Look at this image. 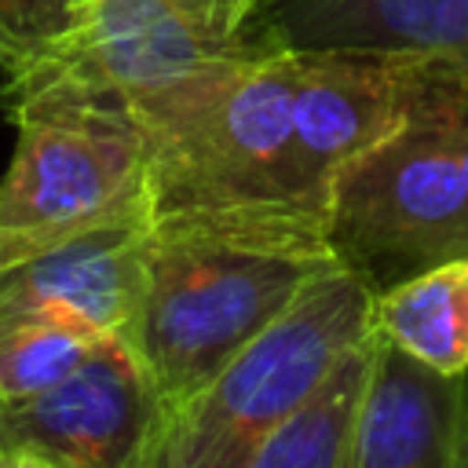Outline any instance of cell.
Returning <instances> with one entry per match:
<instances>
[{"label": "cell", "instance_id": "cell-15", "mask_svg": "<svg viewBox=\"0 0 468 468\" xmlns=\"http://www.w3.org/2000/svg\"><path fill=\"white\" fill-rule=\"evenodd\" d=\"M457 157H461V176H464V190H468V113L457 121Z\"/></svg>", "mask_w": 468, "mask_h": 468}, {"label": "cell", "instance_id": "cell-11", "mask_svg": "<svg viewBox=\"0 0 468 468\" xmlns=\"http://www.w3.org/2000/svg\"><path fill=\"white\" fill-rule=\"evenodd\" d=\"M373 358V333L355 344L322 388L271 435V442L245 468H344L351 417Z\"/></svg>", "mask_w": 468, "mask_h": 468}, {"label": "cell", "instance_id": "cell-2", "mask_svg": "<svg viewBox=\"0 0 468 468\" xmlns=\"http://www.w3.org/2000/svg\"><path fill=\"white\" fill-rule=\"evenodd\" d=\"M292 102L296 55L249 48L117 106L146 150L150 216L183 208L325 216V190L296 143Z\"/></svg>", "mask_w": 468, "mask_h": 468}, {"label": "cell", "instance_id": "cell-8", "mask_svg": "<svg viewBox=\"0 0 468 468\" xmlns=\"http://www.w3.org/2000/svg\"><path fill=\"white\" fill-rule=\"evenodd\" d=\"M241 33L267 51L468 58V0H256Z\"/></svg>", "mask_w": 468, "mask_h": 468}, {"label": "cell", "instance_id": "cell-16", "mask_svg": "<svg viewBox=\"0 0 468 468\" xmlns=\"http://www.w3.org/2000/svg\"><path fill=\"white\" fill-rule=\"evenodd\" d=\"M0 468H51L48 461L33 457V453H4L0 457Z\"/></svg>", "mask_w": 468, "mask_h": 468}, {"label": "cell", "instance_id": "cell-7", "mask_svg": "<svg viewBox=\"0 0 468 468\" xmlns=\"http://www.w3.org/2000/svg\"><path fill=\"white\" fill-rule=\"evenodd\" d=\"M344 468H468V373H439L373 333Z\"/></svg>", "mask_w": 468, "mask_h": 468}, {"label": "cell", "instance_id": "cell-9", "mask_svg": "<svg viewBox=\"0 0 468 468\" xmlns=\"http://www.w3.org/2000/svg\"><path fill=\"white\" fill-rule=\"evenodd\" d=\"M146 227L150 216L113 219L0 267V307L58 311L128 336L143 292Z\"/></svg>", "mask_w": 468, "mask_h": 468}, {"label": "cell", "instance_id": "cell-10", "mask_svg": "<svg viewBox=\"0 0 468 468\" xmlns=\"http://www.w3.org/2000/svg\"><path fill=\"white\" fill-rule=\"evenodd\" d=\"M369 322L410 358L439 373H468V256L373 292Z\"/></svg>", "mask_w": 468, "mask_h": 468}, {"label": "cell", "instance_id": "cell-12", "mask_svg": "<svg viewBox=\"0 0 468 468\" xmlns=\"http://www.w3.org/2000/svg\"><path fill=\"white\" fill-rule=\"evenodd\" d=\"M113 336L73 314L0 307V402L37 395L80 369Z\"/></svg>", "mask_w": 468, "mask_h": 468}, {"label": "cell", "instance_id": "cell-1", "mask_svg": "<svg viewBox=\"0 0 468 468\" xmlns=\"http://www.w3.org/2000/svg\"><path fill=\"white\" fill-rule=\"evenodd\" d=\"M336 263L325 216L292 208L157 212L128 329L161 413L212 380Z\"/></svg>", "mask_w": 468, "mask_h": 468}, {"label": "cell", "instance_id": "cell-14", "mask_svg": "<svg viewBox=\"0 0 468 468\" xmlns=\"http://www.w3.org/2000/svg\"><path fill=\"white\" fill-rule=\"evenodd\" d=\"M197 29H205L219 44H245L249 37L241 33L252 0H172Z\"/></svg>", "mask_w": 468, "mask_h": 468}, {"label": "cell", "instance_id": "cell-3", "mask_svg": "<svg viewBox=\"0 0 468 468\" xmlns=\"http://www.w3.org/2000/svg\"><path fill=\"white\" fill-rule=\"evenodd\" d=\"M369 300L344 267L311 282L212 380L161 413L143 468H245L373 333Z\"/></svg>", "mask_w": 468, "mask_h": 468}, {"label": "cell", "instance_id": "cell-6", "mask_svg": "<svg viewBox=\"0 0 468 468\" xmlns=\"http://www.w3.org/2000/svg\"><path fill=\"white\" fill-rule=\"evenodd\" d=\"M161 420L157 391L124 336L66 380L0 402V457L33 453L51 468H143Z\"/></svg>", "mask_w": 468, "mask_h": 468}, {"label": "cell", "instance_id": "cell-4", "mask_svg": "<svg viewBox=\"0 0 468 468\" xmlns=\"http://www.w3.org/2000/svg\"><path fill=\"white\" fill-rule=\"evenodd\" d=\"M450 113L413 117L351 157L325 201V238L344 271L384 292L435 263L468 256V190Z\"/></svg>", "mask_w": 468, "mask_h": 468}, {"label": "cell", "instance_id": "cell-17", "mask_svg": "<svg viewBox=\"0 0 468 468\" xmlns=\"http://www.w3.org/2000/svg\"><path fill=\"white\" fill-rule=\"evenodd\" d=\"M252 7H256V0H252Z\"/></svg>", "mask_w": 468, "mask_h": 468}, {"label": "cell", "instance_id": "cell-13", "mask_svg": "<svg viewBox=\"0 0 468 468\" xmlns=\"http://www.w3.org/2000/svg\"><path fill=\"white\" fill-rule=\"evenodd\" d=\"M99 0H0V73L18 77L69 44Z\"/></svg>", "mask_w": 468, "mask_h": 468}, {"label": "cell", "instance_id": "cell-5", "mask_svg": "<svg viewBox=\"0 0 468 468\" xmlns=\"http://www.w3.org/2000/svg\"><path fill=\"white\" fill-rule=\"evenodd\" d=\"M7 117L18 139L0 179V267L91 227L150 216L146 150L124 113L40 102Z\"/></svg>", "mask_w": 468, "mask_h": 468}]
</instances>
